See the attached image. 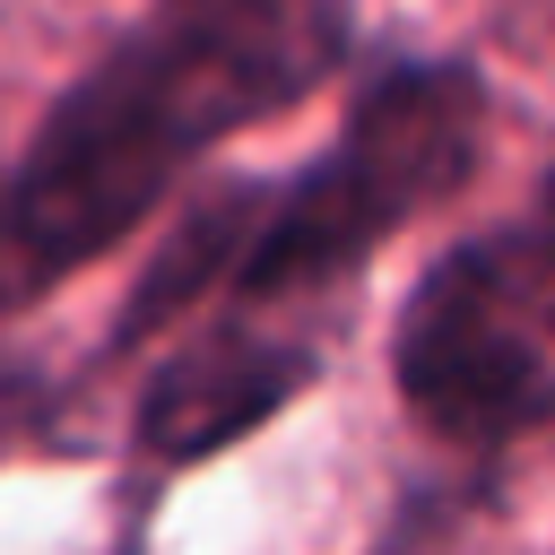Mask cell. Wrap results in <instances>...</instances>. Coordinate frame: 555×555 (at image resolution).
<instances>
[{
	"mask_svg": "<svg viewBox=\"0 0 555 555\" xmlns=\"http://www.w3.org/2000/svg\"><path fill=\"white\" fill-rule=\"evenodd\" d=\"M338 52L347 0H156L0 182V321L121 243L208 139L321 87Z\"/></svg>",
	"mask_w": 555,
	"mask_h": 555,
	"instance_id": "cell-1",
	"label": "cell"
},
{
	"mask_svg": "<svg viewBox=\"0 0 555 555\" xmlns=\"http://www.w3.org/2000/svg\"><path fill=\"white\" fill-rule=\"evenodd\" d=\"M486 147V87L460 61H408L373 78L321 165H304L286 191L260 199L251 251L234 269L243 304L304 295L347 278L382 234H399L416 208L451 199L477 173Z\"/></svg>",
	"mask_w": 555,
	"mask_h": 555,
	"instance_id": "cell-2",
	"label": "cell"
},
{
	"mask_svg": "<svg viewBox=\"0 0 555 555\" xmlns=\"http://www.w3.org/2000/svg\"><path fill=\"white\" fill-rule=\"evenodd\" d=\"M390 364L442 442H512L555 416V234L512 225L442 251L399 312Z\"/></svg>",
	"mask_w": 555,
	"mask_h": 555,
	"instance_id": "cell-3",
	"label": "cell"
},
{
	"mask_svg": "<svg viewBox=\"0 0 555 555\" xmlns=\"http://www.w3.org/2000/svg\"><path fill=\"white\" fill-rule=\"evenodd\" d=\"M304 382H312V347L225 321V330L173 347L147 373V390H139V451L156 468H191V460L243 442L251 425H269Z\"/></svg>",
	"mask_w": 555,
	"mask_h": 555,
	"instance_id": "cell-4",
	"label": "cell"
},
{
	"mask_svg": "<svg viewBox=\"0 0 555 555\" xmlns=\"http://www.w3.org/2000/svg\"><path fill=\"white\" fill-rule=\"evenodd\" d=\"M260 199H269L260 182H225V191H208V199L173 225V243L147 260V278H139V295L121 304V330H113V338L130 347V338H147L156 321H173L191 295H208L217 278L234 286V269H243V251H251V225H260Z\"/></svg>",
	"mask_w": 555,
	"mask_h": 555,
	"instance_id": "cell-5",
	"label": "cell"
},
{
	"mask_svg": "<svg viewBox=\"0 0 555 555\" xmlns=\"http://www.w3.org/2000/svg\"><path fill=\"white\" fill-rule=\"evenodd\" d=\"M26 425H35V373H26L17 356H0V451H9Z\"/></svg>",
	"mask_w": 555,
	"mask_h": 555,
	"instance_id": "cell-6",
	"label": "cell"
}]
</instances>
